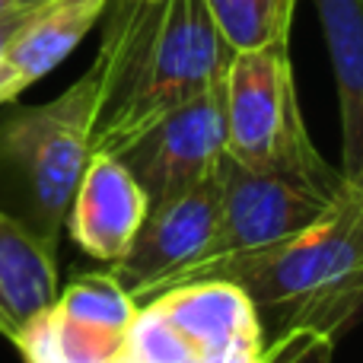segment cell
Masks as SVG:
<instances>
[{
  "mask_svg": "<svg viewBox=\"0 0 363 363\" xmlns=\"http://www.w3.org/2000/svg\"><path fill=\"white\" fill-rule=\"evenodd\" d=\"M230 57L204 0H108L93 61L102 77L93 153H115L166 112L220 86Z\"/></svg>",
  "mask_w": 363,
  "mask_h": 363,
  "instance_id": "cell-1",
  "label": "cell"
},
{
  "mask_svg": "<svg viewBox=\"0 0 363 363\" xmlns=\"http://www.w3.org/2000/svg\"><path fill=\"white\" fill-rule=\"evenodd\" d=\"M207 277L236 284L249 296L264 341L300 328L335 341L363 319V176L345 179L335 204L294 239L191 264L169 287Z\"/></svg>",
  "mask_w": 363,
  "mask_h": 363,
  "instance_id": "cell-2",
  "label": "cell"
},
{
  "mask_svg": "<svg viewBox=\"0 0 363 363\" xmlns=\"http://www.w3.org/2000/svg\"><path fill=\"white\" fill-rule=\"evenodd\" d=\"M99 99L102 77L93 64L61 96L23 106L0 121V169L13 179L19 198L13 217L55 255L74 191L93 157Z\"/></svg>",
  "mask_w": 363,
  "mask_h": 363,
  "instance_id": "cell-3",
  "label": "cell"
},
{
  "mask_svg": "<svg viewBox=\"0 0 363 363\" xmlns=\"http://www.w3.org/2000/svg\"><path fill=\"white\" fill-rule=\"evenodd\" d=\"M226 157L255 172L341 188V169L325 163L306 131L287 45L236 51L223 77Z\"/></svg>",
  "mask_w": 363,
  "mask_h": 363,
  "instance_id": "cell-4",
  "label": "cell"
},
{
  "mask_svg": "<svg viewBox=\"0 0 363 363\" xmlns=\"http://www.w3.org/2000/svg\"><path fill=\"white\" fill-rule=\"evenodd\" d=\"M341 188L245 169L223 153L217 166V220L204 255L194 264L249 255V252L271 249L284 239H294L335 204Z\"/></svg>",
  "mask_w": 363,
  "mask_h": 363,
  "instance_id": "cell-5",
  "label": "cell"
},
{
  "mask_svg": "<svg viewBox=\"0 0 363 363\" xmlns=\"http://www.w3.org/2000/svg\"><path fill=\"white\" fill-rule=\"evenodd\" d=\"M226 153V115L223 83L198 99L166 112L125 147L112 153L138 179L147 201L160 204L188 188L201 185L217 172Z\"/></svg>",
  "mask_w": 363,
  "mask_h": 363,
  "instance_id": "cell-6",
  "label": "cell"
},
{
  "mask_svg": "<svg viewBox=\"0 0 363 363\" xmlns=\"http://www.w3.org/2000/svg\"><path fill=\"white\" fill-rule=\"evenodd\" d=\"M213 220H217V172L176 198L150 204L128 252L108 271L140 306L204 255Z\"/></svg>",
  "mask_w": 363,
  "mask_h": 363,
  "instance_id": "cell-7",
  "label": "cell"
},
{
  "mask_svg": "<svg viewBox=\"0 0 363 363\" xmlns=\"http://www.w3.org/2000/svg\"><path fill=\"white\" fill-rule=\"evenodd\" d=\"M204 363H262L264 335L252 300L230 281H188L150 296Z\"/></svg>",
  "mask_w": 363,
  "mask_h": 363,
  "instance_id": "cell-8",
  "label": "cell"
},
{
  "mask_svg": "<svg viewBox=\"0 0 363 363\" xmlns=\"http://www.w3.org/2000/svg\"><path fill=\"white\" fill-rule=\"evenodd\" d=\"M150 201L138 179L112 153H93L74 191L64 230L89 258L112 268L128 252Z\"/></svg>",
  "mask_w": 363,
  "mask_h": 363,
  "instance_id": "cell-9",
  "label": "cell"
},
{
  "mask_svg": "<svg viewBox=\"0 0 363 363\" xmlns=\"http://www.w3.org/2000/svg\"><path fill=\"white\" fill-rule=\"evenodd\" d=\"M328 45L341 115V176H363V0H313Z\"/></svg>",
  "mask_w": 363,
  "mask_h": 363,
  "instance_id": "cell-10",
  "label": "cell"
},
{
  "mask_svg": "<svg viewBox=\"0 0 363 363\" xmlns=\"http://www.w3.org/2000/svg\"><path fill=\"white\" fill-rule=\"evenodd\" d=\"M106 6L108 0H42L0 55L13 86L23 93L51 74L99 23Z\"/></svg>",
  "mask_w": 363,
  "mask_h": 363,
  "instance_id": "cell-11",
  "label": "cell"
},
{
  "mask_svg": "<svg viewBox=\"0 0 363 363\" xmlns=\"http://www.w3.org/2000/svg\"><path fill=\"white\" fill-rule=\"evenodd\" d=\"M57 290V255L32 236L23 220L0 207V315L10 328V341L48 313Z\"/></svg>",
  "mask_w": 363,
  "mask_h": 363,
  "instance_id": "cell-12",
  "label": "cell"
},
{
  "mask_svg": "<svg viewBox=\"0 0 363 363\" xmlns=\"http://www.w3.org/2000/svg\"><path fill=\"white\" fill-rule=\"evenodd\" d=\"M204 10L236 55L268 45H290L296 0H204Z\"/></svg>",
  "mask_w": 363,
  "mask_h": 363,
  "instance_id": "cell-13",
  "label": "cell"
},
{
  "mask_svg": "<svg viewBox=\"0 0 363 363\" xmlns=\"http://www.w3.org/2000/svg\"><path fill=\"white\" fill-rule=\"evenodd\" d=\"M262 363H335V341L319 332H287L264 341Z\"/></svg>",
  "mask_w": 363,
  "mask_h": 363,
  "instance_id": "cell-14",
  "label": "cell"
},
{
  "mask_svg": "<svg viewBox=\"0 0 363 363\" xmlns=\"http://www.w3.org/2000/svg\"><path fill=\"white\" fill-rule=\"evenodd\" d=\"M42 4V0H38ZM38 4H26V6H16V10H10V13H4L0 16V55H4V48L13 42V35H16L19 29H23L26 23H29V16H32V10H35Z\"/></svg>",
  "mask_w": 363,
  "mask_h": 363,
  "instance_id": "cell-15",
  "label": "cell"
},
{
  "mask_svg": "<svg viewBox=\"0 0 363 363\" xmlns=\"http://www.w3.org/2000/svg\"><path fill=\"white\" fill-rule=\"evenodd\" d=\"M19 96V89L13 86V80H10V74H6V67H4V61H0V106H6V102H13Z\"/></svg>",
  "mask_w": 363,
  "mask_h": 363,
  "instance_id": "cell-16",
  "label": "cell"
},
{
  "mask_svg": "<svg viewBox=\"0 0 363 363\" xmlns=\"http://www.w3.org/2000/svg\"><path fill=\"white\" fill-rule=\"evenodd\" d=\"M0 335H4V338H10V328H6V322H4V315H0Z\"/></svg>",
  "mask_w": 363,
  "mask_h": 363,
  "instance_id": "cell-17",
  "label": "cell"
}]
</instances>
